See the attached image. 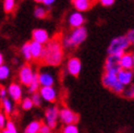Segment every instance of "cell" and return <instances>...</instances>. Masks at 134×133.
Masks as SVG:
<instances>
[{
	"label": "cell",
	"mask_w": 134,
	"mask_h": 133,
	"mask_svg": "<svg viewBox=\"0 0 134 133\" xmlns=\"http://www.w3.org/2000/svg\"><path fill=\"white\" fill-rule=\"evenodd\" d=\"M41 60L50 66H58L63 60V45L62 41L53 38L49 41L44 47V51Z\"/></svg>",
	"instance_id": "cell-1"
},
{
	"label": "cell",
	"mask_w": 134,
	"mask_h": 133,
	"mask_svg": "<svg viewBox=\"0 0 134 133\" xmlns=\"http://www.w3.org/2000/svg\"><path fill=\"white\" fill-rule=\"evenodd\" d=\"M87 38V30L84 26H80L73 30L68 36L62 38V45L63 48L72 49L76 46L84 43V41Z\"/></svg>",
	"instance_id": "cell-2"
},
{
	"label": "cell",
	"mask_w": 134,
	"mask_h": 133,
	"mask_svg": "<svg viewBox=\"0 0 134 133\" xmlns=\"http://www.w3.org/2000/svg\"><path fill=\"white\" fill-rule=\"evenodd\" d=\"M131 46V43L126 35H121L115 37L110 42L108 49H107V54L108 55H123L124 52L129 49Z\"/></svg>",
	"instance_id": "cell-3"
},
{
	"label": "cell",
	"mask_w": 134,
	"mask_h": 133,
	"mask_svg": "<svg viewBox=\"0 0 134 133\" xmlns=\"http://www.w3.org/2000/svg\"><path fill=\"white\" fill-rule=\"evenodd\" d=\"M120 59L121 55H108L105 61V72H110L118 74L121 70V64H120Z\"/></svg>",
	"instance_id": "cell-4"
},
{
	"label": "cell",
	"mask_w": 134,
	"mask_h": 133,
	"mask_svg": "<svg viewBox=\"0 0 134 133\" xmlns=\"http://www.w3.org/2000/svg\"><path fill=\"white\" fill-rule=\"evenodd\" d=\"M59 120L63 124H71V123L77 124V122L80 121V116L72 109L64 107L59 110Z\"/></svg>",
	"instance_id": "cell-5"
},
{
	"label": "cell",
	"mask_w": 134,
	"mask_h": 133,
	"mask_svg": "<svg viewBox=\"0 0 134 133\" xmlns=\"http://www.w3.org/2000/svg\"><path fill=\"white\" fill-rule=\"evenodd\" d=\"M59 120V109L57 106H50L45 110V123L49 125L51 129L57 128Z\"/></svg>",
	"instance_id": "cell-6"
},
{
	"label": "cell",
	"mask_w": 134,
	"mask_h": 133,
	"mask_svg": "<svg viewBox=\"0 0 134 133\" xmlns=\"http://www.w3.org/2000/svg\"><path fill=\"white\" fill-rule=\"evenodd\" d=\"M34 71L33 68L30 64H24L22 65V68L20 69L19 72V79H20V83L24 86H29L30 83L32 82L33 77H34Z\"/></svg>",
	"instance_id": "cell-7"
},
{
	"label": "cell",
	"mask_w": 134,
	"mask_h": 133,
	"mask_svg": "<svg viewBox=\"0 0 134 133\" xmlns=\"http://www.w3.org/2000/svg\"><path fill=\"white\" fill-rule=\"evenodd\" d=\"M38 92L43 101L47 103H55L58 98V92L53 86H41Z\"/></svg>",
	"instance_id": "cell-8"
},
{
	"label": "cell",
	"mask_w": 134,
	"mask_h": 133,
	"mask_svg": "<svg viewBox=\"0 0 134 133\" xmlns=\"http://www.w3.org/2000/svg\"><path fill=\"white\" fill-rule=\"evenodd\" d=\"M66 70L72 76H79L82 70V62L76 57H71L66 62Z\"/></svg>",
	"instance_id": "cell-9"
},
{
	"label": "cell",
	"mask_w": 134,
	"mask_h": 133,
	"mask_svg": "<svg viewBox=\"0 0 134 133\" xmlns=\"http://www.w3.org/2000/svg\"><path fill=\"white\" fill-rule=\"evenodd\" d=\"M8 94L10 95L13 102H16V103L20 102L22 99V95H23L22 86L18 83H11L8 87Z\"/></svg>",
	"instance_id": "cell-10"
},
{
	"label": "cell",
	"mask_w": 134,
	"mask_h": 133,
	"mask_svg": "<svg viewBox=\"0 0 134 133\" xmlns=\"http://www.w3.org/2000/svg\"><path fill=\"white\" fill-rule=\"evenodd\" d=\"M32 38H33V41L38 42L43 45H46L49 42V34L44 29H36L32 32Z\"/></svg>",
	"instance_id": "cell-11"
},
{
	"label": "cell",
	"mask_w": 134,
	"mask_h": 133,
	"mask_svg": "<svg viewBox=\"0 0 134 133\" xmlns=\"http://www.w3.org/2000/svg\"><path fill=\"white\" fill-rule=\"evenodd\" d=\"M118 80L125 86L130 85L133 82L134 79V72L133 70H128V69H121L118 73Z\"/></svg>",
	"instance_id": "cell-12"
},
{
	"label": "cell",
	"mask_w": 134,
	"mask_h": 133,
	"mask_svg": "<svg viewBox=\"0 0 134 133\" xmlns=\"http://www.w3.org/2000/svg\"><path fill=\"white\" fill-rule=\"evenodd\" d=\"M38 80L41 86H53L55 84V76L49 71H41L38 72Z\"/></svg>",
	"instance_id": "cell-13"
},
{
	"label": "cell",
	"mask_w": 134,
	"mask_h": 133,
	"mask_svg": "<svg viewBox=\"0 0 134 133\" xmlns=\"http://www.w3.org/2000/svg\"><path fill=\"white\" fill-rule=\"evenodd\" d=\"M103 84L105 87L109 88V90H112L113 87H115V85L119 82L118 80V75L115 74V73H110V72H105L104 75H103Z\"/></svg>",
	"instance_id": "cell-14"
},
{
	"label": "cell",
	"mask_w": 134,
	"mask_h": 133,
	"mask_svg": "<svg viewBox=\"0 0 134 133\" xmlns=\"http://www.w3.org/2000/svg\"><path fill=\"white\" fill-rule=\"evenodd\" d=\"M85 22V18L83 16V14L80 11L72 13L69 18V24L72 29H76L80 27V26H83Z\"/></svg>",
	"instance_id": "cell-15"
},
{
	"label": "cell",
	"mask_w": 134,
	"mask_h": 133,
	"mask_svg": "<svg viewBox=\"0 0 134 133\" xmlns=\"http://www.w3.org/2000/svg\"><path fill=\"white\" fill-rule=\"evenodd\" d=\"M30 44H31L32 58L34 59V60H41L45 46L43 44H41V43H38V42H35V41L30 42Z\"/></svg>",
	"instance_id": "cell-16"
},
{
	"label": "cell",
	"mask_w": 134,
	"mask_h": 133,
	"mask_svg": "<svg viewBox=\"0 0 134 133\" xmlns=\"http://www.w3.org/2000/svg\"><path fill=\"white\" fill-rule=\"evenodd\" d=\"M120 64H121L122 69H128V70H133L134 65V59H133V54L131 52H124L120 59Z\"/></svg>",
	"instance_id": "cell-17"
},
{
	"label": "cell",
	"mask_w": 134,
	"mask_h": 133,
	"mask_svg": "<svg viewBox=\"0 0 134 133\" xmlns=\"http://www.w3.org/2000/svg\"><path fill=\"white\" fill-rule=\"evenodd\" d=\"M72 3L74 5V8L80 12L90 10L94 4L92 0H72Z\"/></svg>",
	"instance_id": "cell-18"
},
{
	"label": "cell",
	"mask_w": 134,
	"mask_h": 133,
	"mask_svg": "<svg viewBox=\"0 0 134 133\" xmlns=\"http://www.w3.org/2000/svg\"><path fill=\"white\" fill-rule=\"evenodd\" d=\"M42 122L38 120H34L27 124V127L25 128L24 133H39V129H41Z\"/></svg>",
	"instance_id": "cell-19"
},
{
	"label": "cell",
	"mask_w": 134,
	"mask_h": 133,
	"mask_svg": "<svg viewBox=\"0 0 134 133\" xmlns=\"http://www.w3.org/2000/svg\"><path fill=\"white\" fill-rule=\"evenodd\" d=\"M29 88V92L30 93H35V92H38L39 88H41V83H39V80H38V73L35 72L34 73V77H33L32 82L30 83V85L27 86Z\"/></svg>",
	"instance_id": "cell-20"
},
{
	"label": "cell",
	"mask_w": 134,
	"mask_h": 133,
	"mask_svg": "<svg viewBox=\"0 0 134 133\" xmlns=\"http://www.w3.org/2000/svg\"><path fill=\"white\" fill-rule=\"evenodd\" d=\"M21 52H22V55L24 57V59L26 61H31L32 60V52H31V44L27 42V43H25L23 46H22V48H21Z\"/></svg>",
	"instance_id": "cell-21"
},
{
	"label": "cell",
	"mask_w": 134,
	"mask_h": 133,
	"mask_svg": "<svg viewBox=\"0 0 134 133\" xmlns=\"http://www.w3.org/2000/svg\"><path fill=\"white\" fill-rule=\"evenodd\" d=\"M1 101H2L1 106H2V109L4 111V114L5 115H10L11 112L13 111V103H12V101L11 99H8L7 97L1 99Z\"/></svg>",
	"instance_id": "cell-22"
},
{
	"label": "cell",
	"mask_w": 134,
	"mask_h": 133,
	"mask_svg": "<svg viewBox=\"0 0 134 133\" xmlns=\"http://www.w3.org/2000/svg\"><path fill=\"white\" fill-rule=\"evenodd\" d=\"M61 133H80L76 123L64 124V127L61 129Z\"/></svg>",
	"instance_id": "cell-23"
},
{
	"label": "cell",
	"mask_w": 134,
	"mask_h": 133,
	"mask_svg": "<svg viewBox=\"0 0 134 133\" xmlns=\"http://www.w3.org/2000/svg\"><path fill=\"white\" fill-rule=\"evenodd\" d=\"M122 95L125 97V98H128V99H134V83L128 85V86H125V88L122 93Z\"/></svg>",
	"instance_id": "cell-24"
},
{
	"label": "cell",
	"mask_w": 134,
	"mask_h": 133,
	"mask_svg": "<svg viewBox=\"0 0 134 133\" xmlns=\"http://www.w3.org/2000/svg\"><path fill=\"white\" fill-rule=\"evenodd\" d=\"M10 76V68L8 65H0V81H4Z\"/></svg>",
	"instance_id": "cell-25"
},
{
	"label": "cell",
	"mask_w": 134,
	"mask_h": 133,
	"mask_svg": "<svg viewBox=\"0 0 134 133\" xmlns=\"http://www.w3.org/2000/svg\"><path fill=\"white\" fill-rule=\"evenodd\" d=\"M34 15L37 19H46L47 15H48V12H47L44 8H42V7H37V8H35V10H34Z\"/></svg>",
	"instance_id": "cell-26"
},
{
	"label": "cell",
	"mask_w": 134,
	"mask_h": 133,
	"mask_svg": "<svg viewBox=\"0 0 134 133\" xmlns=\"http://www.w3.org/2000/svg\"><path fill=\"white\" fill-rule=\"evenodd\" d=\"M21 106H22V109L24 110H31L33 108V106H34V103H33L31 97H26L22 101Z\"/></svg>",
	"instance_id": "cell-27"
},
{
	"label": "cell",
	"mask_w": 134,
	"mask_h": 133,
	"mask_svg": "<svg viewBox=\"0 0 134 133\" xmlns=\"http://www.w3.org/2000/svg\"><path fill=\"white\" fill-rule=\"evenodd\" d=\"M15 7V0H4L3 2V9L7 13L12 12Z\"/></svg>",
	"instance_id": "cell-28"
},
{
	"label": "cell",
	"mask_w": 134,
	"mask_h": 133,
	"mask_svg": "<svg viewBox=\"0 0 134 133\" xmlns=\"http://www.w3.org/2000/svg\"><path fill=\"white\" fill-rule=\"evenodd\" d=\"M31 98H32L33 103H34V106H37V107H39V106L42 105L43 98H42L41 94H39V92H35V93H33Z\"/></svg>",
	"instance_id": "cell-29"
},
{
	"label": "cell",
	"mask_w": 134,
	"mask_h": 133,
	"mask_svg": "<svg viewBox=\"0 0 134 133\" xmlns=\"http://www.w3.org/2000/svg\"><path fill=\"white\" fill-rule=\"evenodd\" d=\"M5 130L8 131L9 133H18V131H16V128H15L14 123H13L11 120L7 122V125H5Z\"/></svg>",
	"instance_id": "cell-30"
},
{
	"label": "cell",
	"mask_w": 134,
	"mask_h": 133,
	"mask_svg": "<svg viewBox=\"0 0 134 133\" xmlns=\"http://www.w3.org/2000/svg\"><path fill=\"white\" fill-rule=\"evenodd\" d=\"M7 117H5V114H3L2 111H0V129H5V125H7Z\"/></svg>",
	"instance_id": "cell-31"
},
{
	"label": "cell",
	"mask_w": 134,
	"mask_h": 133,
	"mask_svg": "<svg viewBox=\"0 0 134 133\" xmlns=\"http://www.w3.org/2000/svg\"><path fill=\"white\" fill-rule=\"evenodd\" d=\"M51 128L49 125H47L46 123H42L41 129H39V133H51Z\"/></svg>",
	"instance_id": "cell-32"
},
{
	"label": "cell",
	"mask_w": 134,
	"mask_h": 133,
	"mask_svg": "<svg viewBox=\"0 0 134 133\" xmlns=\"http://www.w3.org/2000/svg\"><path fill=\"white\" fill-rule=\"evenodd\" d=\"M126 36H128V38H129V41H130L131 45L134 46V29L130 30L128 33H126Z\"/></svg>",
	"instance_id": "cell-33"
},
{
	"label": "cell",
	"mask_w": 134,
	"mask_h": 133,
	"mask_svg": "<svg viewBox=\"0 0 134 133\" xmlns=\"http://www.w3.org/2000/svg\"><path fill=\"white\" fill-rule=\"evenodd\" d=\"M115 1L116 0H99L100 4L104 5V7H110V5H112L113 3H115Z\"/></svg>",
	"instance_id": "cell-34"
},
{
	"label": "cell",
	"mask_w": 134,
	"mask_h": 133,
	"mask_svg": "<svg viewBox=\"0 0 134 133\" xmlns=\"http://www.w3.org/2000/svg\"><path fill=\"white\" fill-rule=\"evenodd\" d=\"M7 94H8V90H5L4 87H0V97H1V99L5 98Z\"/></svg>",
	"instance_id": "cell-35"
},
{
	"label": "cell",
	"mask_w": 134,
	"mask_h": 133,
	"mask_svg": "<svg viewBox=\"0 0 134 133\" xmlns=\"http://www.w3.org/2000/svg\"><path fill=\"white\" fill-rule=\"evenodd\" d=\"M53 2H55V0H44V4H46V5H50V4H52Z\"/></svg>",
	"instance_id": "cell-36"
},
{
	"label": "cell",
	"mask_w": 134,
	"mask_h": 133,
	"mask_svg": "<svg viewBox=\"0 0 134 133\" xmlns=\"http://www.w3.org/2000/svg\"><path fill=\"white\" fill-rule=\"evenodd\" d=\"M2 64H3V56L1 52H0V65H2Z\"/></svg>",
	"instance_id": "cell-37"
},
{
	"label": "cell",
	"mask_w": 134,
	"mask_h": 133,
	"mask_svg": "<svg viewBox=\"0 0 134 133\" xmlns=\"http://www.w3.org/2000/svg\"><path fill=\"white\" fill-rule=\"evenodd\" d=\"M35 2H37V3H39V2H44V0H34Z\"/></svg>",
	"instance_id": "cell-38"
},
{
	"label": "cell",
	"mask_w": 134,
	"mask_h": 133,
	"mask_svg": "<svg viewBox=\"0 0 134 133\" xmlns=\"http://www.w3.org/2000/svg\"><path fill=\"white\" fill-rule=\"evenodd\" d=\"M2 133H9V132H8V131H7L5 129H3V130H2Z\"/></svg>",
	"instance_id": "cell-39"
},
{
	"label": "cell",
	"mask_w": 134,
	"mask_h": 133,
	"mask_svg": "<svg viewBox=\"0 0 134 133\" xmlns=\"http://www.w3.org/2000/svg\"><path fill=\"white\" fill-rule=\"evenodd\" d=\"M133 59H134V54H133ZM133 72H134V65H133Z\"/></svg>",
	"instance_id": "cell-40"
},
{
	"label": "cell",
	"mask_w": 134,
	"mask_h": 133,
	"mask_svg": "<svg viewBox=\"0 0 134 133\" xmlns=\"http://www.w3.org/2000/svg\"><path fill=\"white\" fill-rule=\"evenodd\" d=\"M92 1H93V2H94V3H95V2H96V1H97V0H92Z\"/></svg>",
	"instance_id": "cell-41"
},
{
	"label": "cell",
	"mask_w": 134,
	"mask_h": 133,
	"mask_svg": "<svg viewBox=\"0 0 134 133\" xmlns=\"http://www.w3.org/2000/svg\"><path fill=\"white\" fill-rule=\"evenodd\" d=\"M0 133H2V131H1V129H0Z\"/></svg>",
	"instance_id": "cell-42"
},
{
	"label": "cell",
	"mask_w": 134,
	"mask_h": 133,
	"mask_svg": "<svg viewBox=\"0 0 134 133\" xmlns=\"http://www.w3.org/2000/svg\"><path fill=\"white\" fill-rule=\"evenodd\" d=\"M0 102H1V97H0Z\"/></svg>",
	"instance_id": "cell-43"
}]
</instances>
